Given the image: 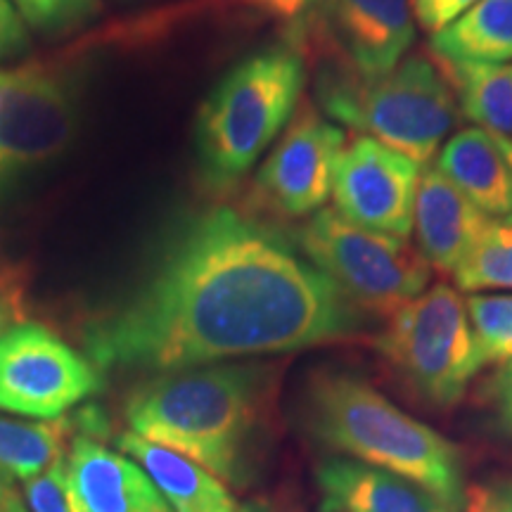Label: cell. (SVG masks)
<instances>
[{"instance_id": "obj_6", "label": "cell", "mask_w": 512, "mask_h": 512, "mask_svg": "<svg viewBox=\"0 0 512 512\" xmlns=\"http://www.w3.org/2000/svg\"><path fill=\"white\" fill-rule=\"evenodd\" d=\"M297 247L361 313L392 318L427 290L432 266L406 238L377 233L323 207L297 230Z\"/></svg>"}, {"instance_id": "obj_33", "label": "cell", "mask_w": 512, "mask_h": 512, "mask_svg": "<svg viewBox=\"0 0 512 512\" xmlns=\"http://www.w3.org/2000/svg\"><path fill=\"white\" fill-rule=\"evenodd\" d=\"M12 484H15V482H12V479L5 475L3 470H0V501H3V498L8 496L10 491H15V489H12Z\"/></svg>"}, {"instance_id": "obj_34", "label": "cell", "mask_w": 512, "mask_h": 512, "mask_svg": "<svg viewBox=\"0 0 512 512\" xmlns=\"http://www.w3.org/2000/svg\"><path fill=\"white\" fill-rule=\"evenodd\" d=\"M494 138L498 140V145H501V150L505 152V157H508V162H510V166H512V138L498 136V133H494Z\"/></svg>"}, {"instance_id": "obj_2", "label": "cell", "mask_w": 512, "mask_h": 512, "mask_svg": "<svg viewBox=\"0 0 512 512\" xmlns=\"http://www.w3.org/2000/svg\"><path fill=\"white\" fill-rule=\"evenodd\" d=\"M268 370L216 363L152 375L128 394L133 434L183 453L233 489L259 477Z\"/></svg>"}, {"instance_id": "obj_26", "label": "cell", "mask_w": 512, "mask_h": 512, "mask_svg": "<svg viewBox=\"0 0 512 512\" xmlns=\"http://www.w3.org/2000/svg\"><path fill=\"white\" fill-rule=\"evenodd\" d=\"M31 46L29 27L10 0H0V62L15 60Z\"/></svg>"}, {"instance_id": "obj_11", "label": "cell", "mask_w": 512, "mask_h": 512, "mask_svg": "<svg viewBox=\"0 0 512 512\" xmlns=\"http://www.w3.org/2000/svg\"><path fill=\"white\" fill-rule=\"evenodd\" d=\"M76 128L74 86L55 69H0V169L60 155Z\"/></svg>"}, {"instance_id": "obj_21", "label": "cell", "mask_w": 512, "mask_h": 512, "mask_svg": "<svg viewBox=\"0 0 512 512\" xmlns=\"http://www.w3.org/2000/svg\"><path fill=\"white\" fill-rule=\"evenodd\" d=\"M453 278L460 290L470 294L512 290V221H486Z\"/></svg>"}, {"instance_id": "obj_1", "label": "cell", "mask_w": 512, "mask_h": 512, "mask_svg": "<svg viewBox=\"0 0 512 512\" xmlns=\"http://www.w3.org/2000/svg\"><path fill=\"white\" fill-rule=\"evenodd\" d=\"M363 328L347 294L297 245L233 207L174 230L140 283L83 330L100 370L176 373L287 354Z\"/></svg>"}, {"instance_id": "obj_29", "label": "cell", "mask_w": 512, "mask_h": 512, "mask_svg": "<svg viewBox=\"0 0 512 512\" xmlns=\"http://www.w3.org/2000/svg\"><path fill=\"white\" fill-rule=\"evenodd\" d=\"M486 394L494 401H498V406H501L503 401L512 399V361L498 368V373L491 377L489 387H486Z\"/></svg>"}, {"instance_id": "obj_4", "label": "cell", "mask_w": 512, "mask_h": 512, "mask_svg": "<svg viewBox=\"0 0 512 512\" xmlns=\"http://www.w3.org/2000/svg\"><path fill=\"white\" fill-rule=\"evenodd\" d=\"M306 81L304 57L273 46L235 64L204 100L195 143L202 181L228 190L247 174L297 110Z\"/></svg>"}, {"instance_id": "obj_32", "label": "cell", "mask_w": 512, "mask_h": 512, "mask_svg": "<svg viewBox=\"0 0 512 512\" xmlns=\"http://www.w3.org/2000/svg\"><path fill=\"white\" fill-rule=\"evenodd\" d=\"M235 512H271V508L264 501H249L245 505H240Z\"/></svg>"}, {"instance_id": "obj_22", "label": "cell", "mask_w": 512, "mask_h": 512, "mask_svg": "<svg viewBox=\"0 0 512 512\" xmlns=\"http://www.w3.org/2000/svg\"><path fill=\"white\" fill-rule=\"evenodd\" d=\"M467 318L484 368L512 361V294H470L465 299Z\"/></svg>"}, {"instance_id": "obj_16", "label": "cell", "mask_w": 512, "mask_h": 512, "mask_svg": "<svg viewBox=\"0 0 512 512\" xmlns=\"http://www.w3.org/2000/svg\"><path fill=\"white\" fill-rule=\"evenodd\" d=\"M437 169L484 216L512 221V166L494 133L463 128L441 145Z\"/></svg>"}, {"instance_id": "obj_8", "label": "cell", "mask_w": 512, "mask_h": 512, "mask_svg": "<svg viewBox=\"0 0 512 512\" xmlns=\"http://www.w3.org/2000/svg\"><path fill=\"white\" fill-rule=\"evenodd\" d=\"M102 370L41 323H12L0 335V411L60 420L102 387Z\"/></svg>"}, {"instance_id": "obj_28", "label": "cell", "mask_w": 512, "mask_h": 512, "mask_svg": "<svg viewBox=\"0 0 512 512\" xmlns=\"http://www.w3.org/2000/svg\"><path fill=\"white\" fill-rule=\"evenodd\" d=\"M242 3L283 22H309L311 17H318L325 0H242Z\"/></svg>"}, {"instance_id": "obj_3", "label": "cell", "mask_w": 512, "mask_h": 512, "mask_svg": "<svg viewBox=\"0 0 512 512\" xmlns=\"http://www.w3.org/2000/svg\"><path fill=\"white\" fill-rule=\"evenodd\" d=\"M304 425L342 458L392 472L465 512V467L458 446L394 406L363 377L323 370L309 380Z\"/></svg>"}, {"instance_id": "obj_15", "label": "cell", "mask_w": 512, "mask_h": 512, "mask_svg": "<svg viewBox=\"0 0 512 512\" xmlns=\"http://www.w3.org/2000/svg\"><path fill=\"white\" fill-rule=\"evenodd\" d=\"M320 512H460L422 486L351 458L316 467Z\"/></svg>"}, {"instance_id": "obj_13", "label": "cell", "mask_w": 512, "mask_h": 512, "mask_svg": "<svg viewBox=\"0 0 512 512\" xmlns=\"http://www.w3.org/2000/svg\"><path fill=\"white\" fill-rule=\"evenodd\" d=\"M67 477L76 512H171L136 460L76 432L67 451Z\"/></svg>"}, {"instance_id": "obj_23", "label": "cell", "mask_w": 512, "mask_h": 512, "mask_svg": "<svg viewBox=\"0 0 512 512\" xmlns=\"http://www.w3.org/2000/svg\"><path fill=\"white\" fill-rule=\"evenodd\" d=\"M29 31L64 34L74 31L100 15V0H10Z\"/></svg>"}, {"instance_id": "obj_25", "label": "cell", "mask_w": 512, "mask_h": 512, "mask_svg": "<svg viewBox=\"0 0 512 512\" xmlns=\"http://www.w3.org/2000/svg\"><path fill=\"white\" fill-rule=\"evenodd\" d=\"M477 3L479 0H411V8L415 22L434 36Z\"/></svg>"}, {"instance_id": "obj_30", "label": "cell", "mask_w": 512, "mask_h": 512, "mask_svg": "<svg viewBox=\"0 0 512 512\" xmlns=\"http://www.w3.org/2000/svg\"><path fill=\"white\" fill-rule=\"evenodd\" d=\"M12 323H15V306H12L8 297L0 294V335H3Z\"/></svg>"}, {"instance_id": "obj_24", "label": "cell", "mask_w": 512, "mask_h": 512, "mask_svg": "<svg viewBox=\"0 0 512 512\" xmlns=\"http://www.w3.org/2000/svg\"><path fill=\"white\" fill-rule=\"evenodd\" d=\"M24 501L29 512H76L67 477V453L41 475L24 482Z\"/></svg>"}, {"instance_id": "obj_19", "label": "cell", "mask_w": 512, "mask_h": 512, "mask_svg": "<svg viewBox=\"0 0 512 512\" xmlns=\"http://www.w3.org/2000/svg\"><path fill=\"white\" fill-rule=\"evenodd\" d=\"M437 67L456 93L458 107L484 131L512 138V62H451Z\"/></svg>"}, {"instance_id": "obj_7", "label": "cell", "mask_w": 512, "mask_h": 512, "mask_svg": "<svg viewBox=\"0 0 512 512\" xmlns=\"http://www.w3.org/2000/svg\"><path fill=\"white\" fill-rule=\"evenodd\" d=\"M377 351L422 401L453 408L484 368L465 299L437 283L401 306L377 337Z\"/></svg>"}, {"instance_id": "obj_14", "label": "cell", "mask_w": 512, "mask_h": 512, "mask_svg": "<svg viewBox=\"0 0 512 512\" xmlns=\"http://www.w3.org/2000/svg\"><path fill=\"white\" fill-rule=\"evenodd\" d=\"M489 221L437 166H422L415 195L413 228L427 264L456 273Z\"/></svg>"}, {"instance_id": "obj_10", "label": "cell", "mask_w": 512, "mask_h": 512, "mask_svg": "<svg viewBox=\"0 0 512 512\" xmlns=\"http://www.w3.org/2000/svg\"><path fill=\"white\" fill-rule=\"evenodd\" d=\"M422 166L370 136H358L337 162L332 200L344 219L408 238Z\"/></svg>"}, {"instance_id": "obj_27", "label": "cell", "mask_w": 512, "mask_h": 512, "mask_svg": "<svg viewBox=\"0 0 512 512\" xmlns=\"http://www.w3.org/2000/svg\"><path fill=\"white\" fill-rule=\"evenodd\" d=\"M465 512H512V477L494 479L467 491Z\"/></svg>"}, {"instance_id": "obj_5", "label": "cell", "mask_w": 512, "mask_h": 512, "mask_svg": "<svg viewBox=\"0 0 512 512\" xmlns=\"http://www.w3.org/2000/svg\"><path fill=\"white\" fill-rule=\"evenodd\" d=\"M349 72V69H347ZM320 102L339 124L427 166L458 126V100L437 64L422 55L366 79L354 72L320 83Z\"/></svg>"}, {"instance_id": "obj_35", "label": "cell", "mask_w": 512, "mask_h": 512, "mask_svg": "<svg viewBox=\"0 0 512 512\" xmlns=\"http://www.w3.org/2000/svg\"><path fill=\"white\" fill-rule=\"evenodd\" d=\"M501 408H503V415H505V418H508V422H510V430H512V399L503 401V403H501Z\"/></svg>"}, {"instance_id": "obj_31", "label": "cell", "mask_w": 512, "mask_h": 512, "mask_svg": "<svg viewBox=\"0 0 512 512\" xmlns=\"http://www.w3.org/2000/svg\"><path fill=\"white\" fill-rule=\"evenodd\" d=\"M0 512H29V510L24 508V503L19 501V496L15 494V491H10V494L0 501Z\"/></svg>"}, {"instance_id": "obj_20", "label": "cell", "mask_w": 512, "mask_h": 512, "mask_svg": "<svg viewBox=\"0 0 512 512\" xmlns=\"http://www.w3.org/2000/svg\"><path fill=\"white\" fill-rule=\"evenodd\" d=\"M76 425L69 420H15L0 415V470L12 482H29L62 458L67 437Z\"/></svg>"}, {"instance_id": "obj_18", "label": "cell", "mask_w": 512, "mask_h": 512, "mask_svg": "<svg viewBox=\"0 0 512 512\" xmlns=\"http://www.w3.org/2000/svg\"><path fill=\"white\" fill-rule=\"evenodd\" d=\"M430 50L451 62H512V0H479L432 36Z\"/></svg>"}, {"instance_id": "obj_17", "label": "cell", "mask_w": 512, "mask_h": 512, "mask_svg": "<svg viewBox=\"0 0 512 512\" xmlns=\"http://www.w3.org/2000/svg\"><path fill=\"white\" fill-rule=\"evenodd\" d=\"M117 448L143 467L171 512H235L242 505L228 484L183 453L133 432L119 434Z\"/></svg>"}, {"instance_id": "obj_9", "label": "cell", "mask_w": 512, "mask_h": 512, "mask_svg": "<svg viewBox=\"0 0 512 512\" xmlns=\"http://www.w3.org/2000/svg\"><path fill=\"white\" fill-rule=\"evenodd\" d=\"M342 150V128L304 107L256 174V195L285 219L313 216L332 197Z\"/></svg>"}, {"instance_id": "obj_12", "label": "cell", "mask_w": 512, "mask_h": 512, "mask_svg": "<svg viewBox=\"0 0 512 512\" xmlns=\"http://www.w3.org/2000/svg\"><path fill=\"white\" fill-rule=\"evenodd\" d=\"M318 17L344 67L366 79L392 72L415 41L411 0H325Z\"/></svg>"}]
</instances>
